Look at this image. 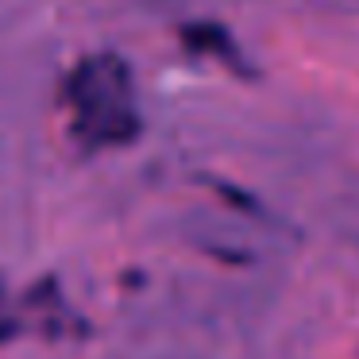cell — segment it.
I'll use <instances>...</instances> for the list:
<instances>
[{"instance_id":"6da1fadb","label":"cell","mask_w":359,"mask_h":359,"mask_svg":"<svg viewBox=\"0 0 359 359\" xmlns=\"http://www.w3.org/2000/svg\"><path fill=\"white\" fill-rule=\"evenodd\" d=\"M62 101L70 109V132L86 151L128 147L143 132L132 66L120 55H89L66 74Z\"/></svg>"}]
</instances>
